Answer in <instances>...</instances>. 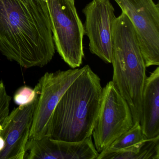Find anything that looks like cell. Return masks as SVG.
Segmentation results:
<instances>
[{
  "label": "cell",
  "mask_w": 159,
  "mask_h": 159,
  "mask_svg": "<svg viewBox=\"0 0 159 159\" xmlns=\"http://www.w3.org/2000/svg\"><path fill=\"white\" fill-rule=\"evenodd\" d=\"M0 52L25 68L51 62L55 46L45 0H0Z\"/></svg>",
  "instance_id": "6da1fadb"
},
{
  "label": "cell",
  "mask_w": 159,
  "mask_h": 159,
  "mask_svg": "<svg viewBox=\"0 0 159 159\" xmlns=\"http://www.w3.org/2000/svg\"><path fill=\"white\" fill-rule=\"evenodd\" d=\"M101 80L89 65L70 85L55 109L46 136L70 142L92 135L101 104Z\"/></svg>",
  "instance_id": "7a4b0ae2"
},
{
  "label": "cell",
  "mask_w": 159,
  "mask_h": 159,
  "mask_svg": "<svg viewBox=\"0 0 159 159\" xmlns=\"http://www.w3.org/2000/svg\"><path fill=\"white\" fill-rule=\"evenodd\" d=\"M112 82L128 103L134 123L142 117V98L146 67L135 30L124 13L112 26Z\"/></svg>",
  "instance_id": "3957f363"
},
{
  "label": "cell",
  "mask_w": 159,
  "mask_h": 159,
  "mask_svg": "<svg viewBox=\"0 0 159 159\" xmlns=\"http://www.w3.org/2000/svg\"><path fill=\"white\" fill-rule=\"evenodd\" d=\"M53 39L59 55L71 68L80 66L84 57V27L71 0H45Z\"/></svg>",
  "instance_id": "277c9868"
},
{
  "label": "cell",
  "mask_w": 159,
  "mask_h": 159,
  "mask_svg": "<svg viewBox=\"0 0 159 159\" xmlns=\"http://www.w3.org/2000/svg\"><path fill=\"white\" fill-rule=\"evenodd\" d=\"M130 107L112 81L103 88L102 99L92 136L99 153L133 125Z\"/></svg>",
  "instance_id": "5b68a950"
},
{
  "label": "cell",
  "mask_w": 159,
  "mask_h": 159,
  "mask_svg": "<svg viewBox=\"0 0 159 159\" xmlns=\"http://www.w3.org/2000/svg\"><path fill=\"white\" fill-rule=\"evenodd\" d=\"M80 68L46 72L39 80L35 89L39 93L29 139L46 136L51 118L59 100L70 85L85 69Z\"/></svg>",
  "instance_id": "8992f818"
},
{
  "label": "cell",
  "mask_w": 159,
  "mask_h": 159,
  "mask_svg": "<svg viewBox=\"0 0 159 159\" xmlns=\"http://www.w3.org/2000/svg\"><path fill=\"white\" fill-rule=\"evenodd\" d=\"M134 25L146 67L159 65V5L153 0H114Z\"/></svg>",
  "instance_id": "52a82bcc"
},
{
  "label": "cell",
  "mask_w": 159,
  "mask_h": 159,
  "mask_svg": "<svg viewBox=\"0 0 159 159\" xmlns=\"http://www.w3.org/2000/svg\"><path fill=\"white\" fill-rule=\"evenodd\" d=\"M85 17L84 35L93 54L107 64L112 61V26L116 18L110 0H93L83 10Z\"/></svg>",
  "instance_id": "ba28073f"
},
{
  "label": "cell",
  "mask_w": 159,
  "mask_h": 159,
  "mask_svg": "<svg viewBox=\"0 0 159 159\" xmlns=\"http://www.w3.org/2000/svg\"><path fill=\"white\" fill-rule=\"evenodd\" d=\"M38 98V93L32 103L19 106L9 114L1 134L5 147L0 159H25Z\"/></svg>",
  "instance_id": "9c48e42d"
},
{
  "label": "cell",
  "mask_w": 159,
  "mask_h": 159,
  "mask_svg": "<svg viewBox=\"0 0 159 159\" xmlns=\"http://www.w3.org/2000/svg\"><path fill=\"white\" fill-rule=\"evenodd\" d=\"M26 153L25 159H97L99 154L92 136L78 142L57 140L48 136L29 139Z\"/></svg>",
  "instance_id": "30bf717a"
},
{
  "label": "cell",
  "mask_w": 159,
  "mask_h": 159,
  "mask_svg": "<svg viewBox=\"0 0 159 159\" xmlns=\"http://www.w3.org/2000/svg\"><path fill=\"white\" fill-rule=\"evenodd\" d=\"M146 139L159 136V67L145 80L140 122Z\"/></svg>",
  "instance_id": "8fae6325"
},
{
  "label": "cell",
  "mask_w": 159,
  "mask_h": 159,
  "mask_svg": "<svg viewBox=\"0 0 159 159\" xmlns=\"http://www.w3.org/2000/svg\"><path fill=\"white\" fill-rule=\"evenodd\" d=\"M97 159H159V136L123 149L99 153Z\"/></svg>",
  "instance_id": "7c38bea8"
},
{
  "label": "cell",
  "mask_w": 159,
  "mask_h": 159,
  "mask_svg": "<svg viewBox=\"0 0 159 159\" xmlns=\"http://www.w3.org/2000/svg\"><path fill=\"white\" fill-rule=\"evenodd\" d=\"M146 139L139 122H136L125 133L116 139L105 151H112L123 149Z\"/></svg>",
  "instance_id": "4fadbf2b"
},
{
  "label": "cell",
  "mask_w": 159,
  "mask_h": 159,
  "mask_svg": "<svg viewBox=\"0 0 159 159\" xmlns=\"http://www.w3.org/2000/svg\"><path fill=\"white\" fill-rule=\"evenodd\" d=\"M11 99L4 83L2 81H0V135L10 114Z\"/></svg>",
  "instance_id": "5bb4252c"
},
{
  "label": "cell",
  "mask_w": 159,
  "mask_h": 159,
  "mask_svg": "<svg viewBox=\"0 0 159 159\" xmlns=\"http://www.w3.org/2000/svg\"><path fill=\"white\" fill-rule=\"evenodd\" d=\"M36 89L24 86L19 88L14 96L15 103L18 106H25L32 103L37 97Z\"/></svg>",
  "instance_id": "9a60e30c"
},
{
  "label": "cell",
  "mask_w": 159,
  "mask_h": 159,
  "mask_svg": "<svg viewBox=\"0 0 159 159\" xmlns=\"http://www.w3.org/2000/svg\"><path fill=\"white\" fill-rule=\"evenodd\" d=\"M5 147V141L2 137L0 135V152H1Z\"/></svg>",
  "instance_id": "2e32d148"
},
{
  "label": "cell",
  "mask_w": 159,
  "mask_h": 159,
  "mask_svg": "<svg viewBox=\"0 0 159 159\" xmlns=\"http://www.w3.org/2000/svg\"><path fill=\"white\" fill-rule=\"evenodd\" d=\"M71 1H75V0H71Z\"/></svg>",
  "instance_id": "e0dca14e"
}]
</instances>
